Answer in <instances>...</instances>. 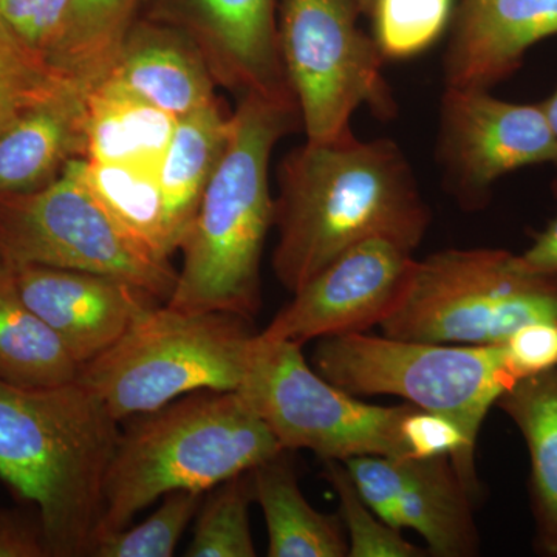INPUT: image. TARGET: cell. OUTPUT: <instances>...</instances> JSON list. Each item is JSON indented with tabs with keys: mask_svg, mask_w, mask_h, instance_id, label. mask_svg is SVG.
Wrapping results in <instances>:
<instances>
[{
	"mask_svg": "<svg viewBox=\"0 0 557 557\" xmlns=\"http://www.w3.org/2000/svg\"><path fill=\"white\" fill-rule=\"evenodd\" d=\"M429 223L416 175L394 141H362L351 131L307 141L278 171L274 273L296 293L359 242L386 237L416 251Z\"/></svg>",
	"mask_w": 557,
	"mask_h": 557,
	"instance_id": "cell-1",
	"label": "cell"
},
{
	"mask_svg": "<svg viewBox=\"0 0 557 557\" xmlns=\"http://www.w3.org/2000/svg\"><path fill=\"white\" fill-rule=\"evenodd\" d=\"M119 424L78 380L42 388L0 380V479L38 508L50 557L90 556Z\"/></svg>",
	"mask_w": 557,
	"mask_h": 557,
	"instance_id": "cell-2",
	"label": "cell"
},
{
	"mask_svg": "<svg viewBox=\"0 0 557 557\" xmlns=\"http://www.w3.org/2000/svg\"><path fill=\"white\" fill-rule=\"evenodd\" d=\"M296 102L244 94L231 135L183 240V265L168 306L251 319L262 307L260 263L274 225L271 153L287 134Z\"/></svg>",
	"mask_w": 557,
	"mask_h": 557,
	"instance_id": "cell-3",
	"label": "cell"
},
{
	"mask_svg": "<svg viewBox=\"0 0 557 557\" xmlns=\"http://www.w3.org/2000/svg\"><path fill=\"white\" fill-rule=\"evenodd\" d=\"M282 450L237 391L193 392L143 413L121 432L94 542L129 527L141 509L166 494L208 493Z\"/></svg>",
	"mask_w": 557,
	"mask_h": 557,
	"instance_id": "cell-4",
	"label": "cell"
},
{
	"mask_svg": "<svg viewBox=\"0 0 557 557\" xmlns=\"http://www.w3.org/2000/svg\"><path fill=\"white\" fill-rule=\"evenodd\" d=\"M258 333L251 319L159 304L81 369L120 423L200 391H237Z\"/></svg>",
	"mask_w": 557,
	"mask_h": 557,
	"instance_id": "cell-5",
	"label": "cell"
},
{
	"mask_svg": "<svg viewBox=\"0 0 557 557\" xmlns=\"http://www.w3.org/2000/svg\"><path fill=\"white\" fill-rule=\"evenodd\" d=\"M539 321H557V276L523 270L505 249H445L417 260L380 327L395 339L494 346Z\"/></svg>",
	"mask_w": 557,
	"mask_h": 557,
	"instance_id": "cell-6",
	"label": "cell"
},
{
	"mask_svg": "<svg viewBox=\"0 0 557 557\" xmlns=\"http://www.w3.org/2000/svg\"><path fill=\"white\" fill-rule=\"evenodd\" d=\"M311 364L348 394L395 395L450 418L474 450L487 412L518 383L502 344L461 346L348 333L319 339Z\"/></svg>",
	"mask_w": 557,
	"mask_h": 557,
	"instance_id": "cell-7",
	"label": "cell"
},
{
	"mask_svg": "<svg viewBox=\"0 0 557 557\" xmlns=\"http://www.w3.org/2000/svg\"><path fill=\"white\" fill-rule=\"evenodd\" d=\"M0 260L87 271L131 282L168 302L178 271L110 215L81 177L76 159L46 188L0 197Z\"/></svg>",
	"mask_w": 557,
	"mask_h": 557,
	"instance_id": "cell-8",
	"label": "cell"
},
{
	"mask_svg": "<svg viewBox=\"0 0 557 557\" xmlns=\"http://www.w3.org/2000/svg\"><path fill=\"white\" fill-rule=\"evenodd\" d=\"M237 392L285 450L310 449L322 460L409 457L403 423L417 408L359 401L309 366L302 346L256 336Z\"/></svg>",
	"mask_w": 557,
	"mask_h": 557,
	"instance_id": "cell-9",
	"label": "cell"
},
{
	"mask_svg": "<svg viewBox=\"0 0 557 557\" xmlns=\"http://www.w3.org/2000/svg\"><path fill=\"white\" fill-rule=\"evenodd\" d=\"M359 14L355 0H282L278 53L309 141L346 134L361 106L384 120L397 113L386 58L359 28Z\"/></svg>",
	"mask_w": 557,
	"mask_h": 557,
	"instance_id": "cell-10",
	"label": "cell"
},
{
	"mask_svg": "<svg viewBox=\"0 0 557 557\" xmlns=\"http://www.w3.org/2000/svg\"><path fill=\"white\" fill-rule=\"evenodd\" d=\"M438 157L446 183L465 207H482L509 172L557 166V139L541 104L498 100L490 90L446 87Z\"/></svg>",
	"mask_w": 557,
	"mask_h": 557,
	"instance_id": "cell-11",
	"label": "cell"
},
{
	"mask_svg": "<svg viewBox=\"0 0 557 557\" xmlns=\"http://www.w3.org/2000/svg\"><path fill=\"white\" fill-rule=\"evenodd\" d=\"M412 255L386 237L359 242L293 293L292 302L259 335L304 346L383 324L409 287L417 265Z\"/></svg>",
	"mask_w": 557,
	"mask_h": 557,
	"instance_id": "cell-12",
	"label": "cell"
},
{
	"mask_svg": "<svg viewBox=\"0 0 557 557\" xmlns=\"http://www.w3.org/2000/svg\"><path fill=\"white\" fill-rule=\"evenodd\" d=\"M366 504L395 530L417 531L429 555H479L472 494L449 457L362 456L344 460Z\"/></svg>",
	"mask_w": 557,
	"mask_h": 557,
	"instance_id": "cell-13",
	"label": "cell"
},
{
	"mask_svg": "<svg viewBox=\"0 0 557 557\" xmlns=\"http://www.w3.org/2000/svg\"><path fill=\"white\" fill-rule=\"evenodd\" d=\"M10 269L22 299L57 332L81 366L104 354L161 304L146 289L104 274L44 265Z\"/></svg>",
	"mask_w": 557,
	"mask_h": 557,
	"instance_id": "cell-14",
	"label": "cell"
},
{
	"mask_svg": "<svg viewBox=\"0 0 557 557\" xmlns=\"http://www.w3.org/2000/svg\"><path fill=\"white\" fill-rule=\"evenodd\" d=\"M557 35V0H460L445 51L446 87L490 90Z\"/></svg>",
	"mask_w": 557,
	"mask_h": 557,
	"instance_id": "cell-15",
	"label": "cell"
},
{
	"mask_svg": "<svg viewBox=\"0 0 557 557\" xmlns=\"http://www.w3.org/2000/svg\"><path fill=\"white\" fill-rule=\"evenodd\" d=\"M214 76L244 94L295 101L277 44L276 0H188Z\"/></svg>",
	"mask_w": 557,
	"mask_h": 557,
	"instance_id": "cell-16",
	"label": "cell"
},
{
	"mask_svg": "<svg viewBox=\"0 0 557 557\" xmlns=\"http://www.w3.org/2000/svg\"><path fill=\"white\" fill-rule=\"evenodd\" d=\"M90 87L69 76L54 94L0 131V197L46 188L70 161L86 157Z\"/></svg>",
	"mask_w": 557,
	"mask_h": 557,
	"instance_id": "cell-17",
	"label": "cell"
},
{
	"mask_svg": "<svg viewBox=\"0 0 557 557\" xmlns=\"http://www.w3.org/2000/svg\"><path fill=\"white\" fill-rule=\"evenodd\" d=\"M104 78L177 120L215 101L214 72L197 39L152 22L131 25Z\"/></svg>",
	"mask_w": 557,
	"mask_h": 557,
	"instance_id": "cell-18",
	"label": "cell"
},
{
	"mask_svg": "<svg viewBox=\"0 0 557 557\" xmlns=\"http://www.w3.org/2000/svg\"><path fill=\"white\" fill-rule=\"evenodd\" d=\"M177 119L109 78L87 95L84 159L157 171Z\"/></svg>",
	"mask_w": 557,
	"mask_h": 557,
	"instance_id": "cell-19",
	"label": "cell"
},
{
	"mask_svg": "<svg viewBox=\"0 0 557 557\" xmlns=\"http://www.w3.org/2000/svg\"><path fill=\"white\" fill-rule=\"evenodd\" d=\"M231 135V116L219 102L177 120L157 170L172 239L182 247L199 211L209 180L218 170Z\"/></svg>",
	"mask_w": 557,
	"mask_h": 557,
	"instance_id": "cell-20",
	"label": "cell"
},
{
	"mask_svg": "<svg viewBox=\"0 0 557 557\" xmlns=\"http://www.w3.org/2000/svg\"><path fill=\"white\" fill-rule=\"evenodd\" d=\"M285 453L251 469L255 502L262 508L269 531V556H348L343 520L311 507Z\"/></svg>",
	"mask_w": 557,
	"mask_h": 557,
	"instance_id": "cell-21",
	"label": "cell"
},
{
	"mask_svg": "<svg viewBox=\"0 0 557 557\" xmlns=\"http://www.w3.org/2000/svg\"><path fill=\"white\" fill-rule=\"evenodd\" d=\"M525 438L537 548L557 556V368L518 381L497 401Z\"/></svg>",
	"mask_w": 557,
	"mask_h": 557,
	"instance_id": "cell-22",
	"label": "cell"
},
{
	"mask_svg": "<svg viewBox=\"0 0 557 557\" xmlns=\"http://www.w3.org/2000/svg\"><path fill=\"white\" fill-rule=\"evenodd\" d=\"M83 366L53 329L22 299L13 271L0 260V380L20 387H57Z\"/></svg>",
	"mask_w": 557,
	"mask_h": 557,
	"instance_id": "cell-23",
	"label": "cell"
},
{
	"mask_svg": "<svg viewBox=\"0 0 557 557\" xmlns=\"http://www.w3.org/2000/svg\"><path fill=\"white\" fill-rule=\"evenodd\" d=\"M81 177L110 215L153 255L171 259L172 239L157 171L76 159Z\"/></svg>",
	"mask_w": 557,
	"mask_h": 557,
	"instance_id": "cell-24",
	"label": "cell"
},
{
	"mask_svg": "<svg viewBox=\"0 0 557 557\" xmlns=\"http://www.w3.org/2000/svg\"><path fill=\"white\" fill-rule=\"evenodd\" d=\"M137 0H73L64 44L53 65L84 83L108 75L134 21Z\"/></svg>",
	"mask_w": 557,
	"mask_h": 557,
	"instance_id": "cell-25",
	"label": "cell"
},
{
	"mask_svg": "<svg viewBox=\"0 0 557 557\" xmlns=\"http://www.w3.org/2000/svg\"><path fill=\"white\" fill-rule=\"evenodd\" d=\"M255 502L251 471L212 487L201 504L189 557H252L256 553L249 525V507Z\"/></svg>",
	"mask_w": 557,
	"mask_h": 557,
	"instance_id": "cell-26",
	"label": "cell"
},
{
	"mask_svg": "<svg viewBox=\"0 0 557 557\" xmlns=\"http://www.w3.org/2000/svg\"><path fill=\"white\" fill-rule=\"evenodd\" d=\"M200 491H174L161 497L153 515L135 527L106 534L94 542L90 556L171 557L186 528L203 504Z\"/></svg>",
	"mask_w": 557,
	"mask_h": 557,
	"instance_id": "cell-27",
	"label": "cell"
},
{
	"mask_svg": "<svg viewBox=\"0 0 557 557\" xmlns=\"http://www.w3.org/2000/svg\"><path fill=\"white\" fill-rule=\"evenodd\" d=\"M453 0H376L373 38L388 60L423 53L445 32Z\"/></svg>",
	"mask_w": 557,
	"mask_h": 557,
	"instance_id": "cell-28",
	"label": "cell"
},
{
	"mask_svg": "<svg viewBox=\"0 0 557 557\" xmlns=\"http://www.w3.org/2000/svg\"><path fill=\"white\" fill-rule=\"evenodd\" d=\"M324 461V478L339 498V518L348 533V557H420V548L383 522L359 494L350 472L341 460Z\"/></svg>",
	"mask_w": 557,
	"mask_h": 557,
	"instance_id": "cell-29",
	"label": "cell"
},
{
	"mask_svg": "<svg viewBox=\"0 0 557 557\" xmlns=\"http://www.w3.org/2000/svg\"><path fill=\"white\" fill-rule=\"evenodd\" d=\"M69 76L28 49L0 21V131L54 94Z\"/></svg>",
	"mask_w": 557,
	"mask_h": 557,
	"instance_id": "cell-30",
	"label": "cell"
},
{
	"mask_svg": "<svg viewBox=\"0 0 557 557\" xmlns=\"http://www.w3.org/2000/svg\"><path fill=\"white\" fill-rule=\"evenodd\" d=\"M72 7L73 0H0V21L53 64L67 35Z\"/></svg>",
	"mask_w": 557,
	"mask_h": 557,
	"instance_id": "cell-31",
	"label": "cell"
},
{
	"mask_svg": "<svg viewBox=\"0 0 557 557\" xmlns=\"http://www.w3.org/2000/svg\"><path fill=\"white\" fill-rule=\"evenodd\" d=\"M516 381L557 368V321H539L516 330L504 344Z\"/></svg>",
	"mask_w": 557,
	"mask_h": 557,
	"instance_id": "cell-32",
	"label": "cell"
},
{
	"mask_svg": "<svg viewBox=\"0 0 557 557\" xmlns=\"http://www.w3.org/2000/svg\"><path fill=\"white\" fill-rule=\"evenodd\" d=\"M0 557H50L39 519L0 509Z\"/></svg>",
	"mask_w": 557,
	"mask_h": 557,
	"instance_id": "cell-33",
	"label": "cell"
},
{
	"mask_svg": "<svg viewBox=\"0 0 557 557\" xmlns=\"http://www.w3.org/2000/svg\"><path fill=\"white\" fill-rule=\"evenodd\" d=\"M520 267L530 273L557 276V215L534 236L533 245L518 255Z\"/></svg>",
	"mask_w": 557,
	"mask_h": 557,
	"instance_id": "cell-34",
	"label": "cell"
},
{
	"mask_svg": "<svg viewBox=\"0 0 557 557\" xmlns=\"http://www.w3.org/2000/svg\"><path fill=\"white\" fill-rule=\"evenodd\" d=\"M542 110H544L545 116H547L549 127H552L553 134L557 139V87L547 100L539 102Z\"/></svg>",
	"mask_w": 557,
	"mask_h": 557,
	"instance_id": "cell-35",
	"label": "cell"
},
{
	"mask_svg": "<svg viewBox=\"0 0 557 557\" xmlns=\"http://www.w3.org/2000/svg\"><path fill=\"white\" fill-rule=\"evenodd\" d=\"M355 2H357L362 16H372L373 7H375L376 0H355Z\"/></svg>",
	"mask_w": 557,
	"mask_h": 557,
	"instance_id": "cell-36",
	"label": "cell"
}]
</instances>
